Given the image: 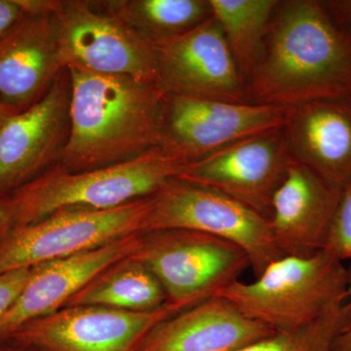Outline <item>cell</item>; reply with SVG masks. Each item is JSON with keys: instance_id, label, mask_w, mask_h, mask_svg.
<instances>
[{"instance_id": "cell-1", "label": "cell", "mask_w": 351, "mask_h": 351, "mask_svg": "<svg viewBox=\"0 0 351 351\" xmlns=\"http://www.w3.org/2000/svg\"><path fill=\"white\" fill-rule=\"evenodd\" d=\"M251 104L291 108L351 94V39L321 0H279L246 82Z\"/></svg>"}, {"instance_id": "cell-2", "label": "cell", "mask_w": 351, "mask_h": 351, "mask_svg": "<svg viewBox=\"0 0 351 351\" xmlns=\"http://www.w3.org/2000/svg\"><path fill=\"white\" fill-rule=\"evenodd\" d=\"M66 69L69 134L55 166L82 172L126 162L159 147L165 94L156 83Z\"/></svg>"}, {"instance_id": "cell-3", "label": "cell", "mask_w": 351, "mask_h": 351, "mask_svg": "<svg viewBox=\"0 0 351 351\" xmlns=\"http://www.w3.org/2000/svg\"><path fill=\"white\" fill-rule=\"evenodd\" d=\"M184 165L156 147L126 162L82 172L54 166L10 193L15 226L36 223L64 208L107 210L149 197L176 179Z\"/></svg>"}, {"instance_id": "cell-4", "label": "cell", "mask_w": 351, "mask_h": 351, "mask_svg": "<svg viewBox=\"0 0 351 351\" xmlns=\"http://www.w3.org/2000/svg\"><path fill=\"white\" fill-rule=\"evenodd\" d=\"M348 269L326 250L284 256L251 283L235 280L216 293L274 332L311 324L348 298Z\"/></svg>"}, {"instance_id": "cell-5", "label": "cell", "mask_w": 351, "mask_h": 351, "mask_svg": "<svg viewBox=\"0 0 351 351\" xmlns=\"http://www.w3.org/2000/svg\"><path fill=\"white\" fill-rule=\"evenodd\" d=\"M152 196L107 210L71 207L15 226L0 240V274L98 248L145 232Z\"/></svg>"}, {"instance_id": "cell-6", "label": "cell", "mask_w": 351, "mask_h": 351, "mask_svg": "<svg viewBox=\"0 0 351 351\" xmlns=\"http://www.w3.org/2000/svg\"><path fill=\"white\" fill-rule=\"evenodd\" d=\"M132 257L151 270L168 302L189 308L214 297L250 267L237 245L189 230H156L143 233Z\"/></svg>"}, {"instance_id": "cell-7", "label": "cell", "mask_w": 351, "mask_h": 351, "mask_svg": "<svg viewBox=\"0 0 351 351\" xmlns=\"http://www.w3.org/2000/svg\"><path fill=\"white\" fill-rule=\"evenodd\" d=\"M189 230L237 245L247 254L256 277L284 257L270 219L213 189L172 180L152 195L147 232Z\"/></svg>"}, {"instance_id": "cell-8", "label": "cell", "mask_w": 351, "mask_h": 351, "mask_svg": "<svg viewBox=\"0 0 351 351\" xmlns=\"http://www.w3.org/2000/svg\"><path fill=\"white\" fill-rule=\"evenodd\" d=\"M46 6L56 21L66 68L76 66L156 84L154 45L101 1L46 0Z\"/></svg>"}, {"instance_id": "cell-9", "label": "cell", "mask_w": 351, "mask_h": 351, "mask_svg": "<svg viewBox=\"0 0 351 351\" xmlns=\"http://www.w3.org/2000/svg\"><path fill=\"white\" fill-rule=\"evenodd\" d=\"M287 108L164 97L159 147L188 164L244 138L282 128Z\"/></svg>"}, {"instance_id": "cell-10", "label": "cell", "mask_w": 351, "mask_h": 351, "mask_svg": "<svg viewBox=\"0 0 351 351\" xmlns=\"http://www.w3.org/2000/svg\"><path fill=\"white\" fill-rule=\"evenodd\" d=\"M182 311L169 302L145 313L64 306L29 321L7 341L40 351H135L152 328Z\"/></svg>"}, {"instance_id": "cell-11", "label": "cell", "mask_w": 351, "mask_h": 351, "mask_svg": "<svg viewBox=\"0 0 351 351\" xmlns=\"http://www.w3.org/2000/svg\"><path fill=\"white\" fill-rule=\"evenodd\" d=\"M156 85L165 95L249 104L246 84L214 17L191 31L152 43Z\"/></svg>"}, {"instance_id": "cell-12", "label": "cell", "mask_w": 351, "mask_h": 351, "mask_svg": "<svg viewBox=\"0 0 351 351\" xmlns=\"http://www.w3.org/2000/svg\"><path fill=\"white\" fill-rule=\"evenodd\" d=\"M292 162L280 128L186 164L176 180L213 189L270 219L272 199Z\"/></svg>"}, {"instance_id": "cell-13", "label": "cell", "mask_w": 351, "mask_h": 351, "mask_svg": "<svg viewBox=\"0 0 351 351\" xmlns=\"http://www.w3.org/2000/svg\"><path fill=\"white\" fill-rule=\"evenodd\" d=\"M68 69L43 99L13 114L0 130V196L10 195L54 167L68 142Z\"/></svg>"}, {"instance_id": "cell-14", "label": "cell", "mask_w": 351, "mask_h": 351, "mask_svg": "<svg viewBox=\"0 0 351 351\" xmlns=\"http://www.w3.org/2000/svg\"><path fill=\"white\" fill-rule=\"evenodd\" d=\"M66 68L54 16L43 11L25 17L0 40V105L16 114L45 96Z\"/></svg>"}, {"instance_id": "cell-15", "label": "cell", "mask_w": 351, "mask_h": 351, "mask_svg": "<svg viewBox=\"0 0 351 351\" xmlns=\"http://www.w3.org/2000/svg\"><path fill=\"white\" fill-rule=\"evenodd\" d=\"M143 233L32 267L24 290L0 321V341H7L29 321L59 311L103 270L133 255Z\"/></svg>"}, {"instance_id": "cell-16", "label": "cell", "mask_w": 351, "mask_h": 351, "mask_svg": "<svg viewBox=\"0 0 351 351\" xmlns=\"http://www.w3.org/2000/svg\"><path fill=\"white\" fill-rule=\"evenodd\" d=\"M293 161L343 191L351 180V98L287 108L282 126Z\"/></svg>"}, {"instance_id": "cell-17", "label": "cell", "mask_w": 351, "mask_h": 351, "mask_svg": "<svg viewBox=\"0 0 351 351\" xmlns=\"http://www.w3.org/2000/svg\"><path fill=\"white\" fill-rule=\"evenodd\" d=\"M341 191L293 161L272 199V232L284 256L309 257L325 250Z\"/></svg>"}, {"instance_id": "cell-18", "label": "cell", "mask_w": 351, "mask_h": 351, "mask_svg": "<svg viewBox=\"0 0 351 351\" xmlns=\"http://www.w3.org/2000/svg\"><path fill=\"white\" fill-rule=\"evenodd\" d=\"M274 332L214 295L161 321L135 351H237Z\"/></svg>"}, {"instance_id": "cell-19", "label": "cell", "mask_w": 351, "mask_h": 351, "mask_svg": "<svg viewBox=\"0 0 351 351\" xmlns=\"http://www.w3.org/2000/svg\"><path fill=\"white\" fill-rule=\"evenodd\" d=\"M167 302L158 279L130 256L103 270L64 306H97L145 313L156 311Z\"/></svg>"}, {"instance_id": "cell-20", "label": "cell", "mask_w": 351, "mask_h": 351, "mask_svg": "<svg viewBox=\"0 0 351 351\" xmlns=\"http://www.w3.org/2000/svg\"><path fill=\"white\" fill-rule=\"evenodd\" d=\"M101 3L152 44L191 31L213 16L210 0H106Z\"/></svg>"}, {"instance_id": "cell-21", "label": "cell", "mask_w": 351, "mask_h": 351, "mask_svg": "<svg viewBox=\"0 0 351 351\" xmlns=\"http://www.w3.org/2000/svg\"><path fill=\"white\" fill-rule=\"evenodd\" d=\"M279 0H210L243 77L245 84L257 64L267 38L270 21Z\"/></svg>"}, {"instance_id": "cell-22", "label": "cell", "mask_w": 351, "mask_h": 351, "mask_svg": "<svg viewBox=\"0 0 351 351\" xmlns=\"http://www.w3.org/2000/svg\"><path fill=\"white\" fill-rule=\"evenodd\" d=\"M350 326L351 301L346 300L311 324L274 332L237 351H335V341Z\"/></svg>"}, {"instance_id": "cell-23", "label": "cell", "mask_w": 351, "mask_h": 351, "mask_svg": "<svg viewBox=\"0 0 351 351\" xmlns=\"http://www.w3.org/2000/svg\"><path fill=\"white\" fill-rule=\"evenodd\" d=\"M325 250L343 262L351 260V180L341 191Z\"/></svg>"}, {"instance_id": "cell-24", "label": "cell", "mask_w": 351, "mask_h": 351, "mask_svg": "<svg viewBox=\"0 0 351 351\" xmlns=\"http://www.w3.org/2000/svg\"><path fill=\"white\" fill-rule=\"evenodd\" d=\"M32 267L0 274V321L10 311L29 280Z\"/></svg>"}, {"instance_id": "cell-25", "label": "cell", "mask_w": 351, "mask_h": 351, "mask_svg": "<svg viewBox=\"0 0 351 351\" xmlns=\"http://www.w3.org/2000/svg\"><path fill=\"white\" fill-rule=\"evenodd\" d=\"M25 15L20 0H0V40L19 24Z\"/></svg>"}, {"instance_id": "cell-26", "label": "cell", "mask_w": 351, "mask_h": 351, "mask_svg": "<svg viewBox=\"0 0 351 351\" xmlns=\"http://www.w3.org/2000/svg\"><path fill=\"white\" fill-rule=\"evenodd\" d=\"M330 17L351 39V0H321Z\"/></svg>"}, {"instance_id": "cell-27", "label": "cell", "mask_w": 351, "mask_h": 351, "mask_svg": "<svg viewBox=\"0 0 351 351\" xmlns=\"http://www.w3.org/2000/svg\"><path fill=\"white\" fill-rule=\"evenodd\" d=\"M15 206L11 195L0 196V240L15 226Z\"/></svg>"}, {"instance_id": "cell-28", "label": "cell", "mask_w": 351, "mask_h": 351, "mask_svg": "<svg viewBox=\"0 0 351 351\" xmlns=\"http://www.w3.org/2000/svg\"><path fill=\"white\" fill-rule=\"evenodd\" d=\"M348 293L351 295V265L348 269ZM335 351H351V326L339 335L334 343Z\"/></svg>"}, {"instance_id": "cell-29", "label": "cell", "mask_w": 351, "mask_h": 351, "mask_svg": "<svg viewBox=\"0 0 351 351\" xmlns=\"http://www.w3.org/2000/svg\"><path fill=\"white\" fill-rule=\"evenodd\" d=\"M14 113L11 112L10 110H7L5 107L0 105V130H1L2 127L4 126V124L6 123L7 120L10 119Z\"/></svg>"}, {"instance_id": "cell-30", "label": "cell", "mask_w": 351, "mask_h": 351, "mask_svg": "<svg viewBox=\"0 0 351 351\" xmlns=\"http://www.w3.org/2000/svg\"><path fill=\"white\" fill-rule=\"evenodd\" d=\"M0 351H32V350H31V348H25V346L16 345V346L0 348Z\"/></svg>"}, {"instance_id": "cell-31", "label": "cell", "mask_w": 351, "mask_h": 351, "mask_svg": "<svg viewBox=\"0 0 351 351\" xmlns=\"http://www.w3.org/2000/svg\"><path fill=\"white\" fill-rule=\"evenodd\" d=\"M350 98H351V94L350 95Z\"/></svg>"}]
</instances>
